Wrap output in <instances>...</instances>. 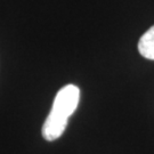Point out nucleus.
I'll return each mask as SVG.
<instances>
[{"instance_id": "nucleus-1", "label": "nucleus", "mask_w": 154, "mask_h": 154, "mask_svg": "<svg viewBox=\"0 0 154 154\" xmlns=\"http://www.w3.org/2000/svg\"><path fill=\"white\" fill-rule=\"evenodd\" d=\"M80 100V89L75 85H66L55 96L53 106L41 129L42 137L47 142L60 138L66 129L69 118L77 110Z\"/></svg>"}, {"instance_id": "nucleus-2", "label": "nucleus", "mask_w": 154, "mask_h": 154, "mask_svg": "<svg viewBox=\"0 0 154 154\" xmlns=\"http://www.w3.org/2000/svg\"><path fill=\"white\" fill-rule=\"evenodd\" d=\"M139 54L151 61H154V25L144 33L138 41Z\"/></svg>"}]
</instances>
